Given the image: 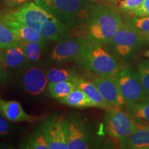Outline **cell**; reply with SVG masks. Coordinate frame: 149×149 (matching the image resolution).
<instances>
[{
  "label": "cell",
  "mask_w": 149,
  "mask_h": 149,
  "mask_svg": "<svg viewBox=\"0 0 149 149\" xmlns=\"http://www.w3.org/2000/svg\"><path fill=\"white\" fill-rule=\"evenodd\" d=\"M88 40L84 38L67 37L58 42L48 56V61L51 64L77 63L83 53Z\"/></svg>",
  "instance_id": "obj_8"
},
{
  "label": "cell",
  "mask_w": 149,
  "mask_h": 149,
  "mask_svg": "<svg viewBox=\"0 0 149 149\" xmlns=\"http://www.w3.org/2000/svg\"><path fill=\"white\" fill-rule=\"evenodd\" d=\"M124 148L149 149V125L137 123V127L128 138L120 141Z\"/></svg>",
  "instance_id": "obj_16"
},
{
  "label": "cell",
  "mask_w": 149,
  "mask_h": 149,
  "mask_svg": "<svg viewBox=\"0 0 149 149\" xmlns=\"http://www.w3.org/2000/svg\"><path fill=\"white\" fill-rule=\"evenodd\" d=\"M75 88L76 86L72 81H59L48 84V91L52 97L59 100L68 95Z\"/></svg>",
  "instance_id": "obj_21"
},
{
  "label": "cell",
  "mask_w": 149,
  "mask_h": 149,
  "mask_svg": "<svg viewBox=\"0 0 149 149\" xmlns=\"http://www.w3.org/2000/svg\"><path fill=\"white\" fill-rule=\"evenodd\" d=\"M4 4L9 8H15L26 3L31 0H2Z\"/></svg>",
  "instance_id": "obj_30"
},
{
  "label": "cell",
  "mask_w": 149,
  "mask_h": 149,
  "mask_svg": "<svg viewBox=\"0 0 149 149\" xmlns=\"http://www.w3.org/2000/svg\"><path fill=\"white\" fill-rule=\"evenodd\" d=\"M144 0H117L118 8L122 11H133L140 6Z\"/></svg>",
  "instance_id": "obj_27"
},
{
  "label": "cell",
  "mask_w": 149,
  "mask_h": 149,
  "mask_svg": "<svg viewBox=\"0 0 149 149\" xmlns=\"http://www.w3.org/2000/svg\"><path fill=\"white\" fill-rule=\"evenodd\" d=\"M0 18L21 40L46 44L48 40L26 24L12 17L8 13H0Z\"/></svg>",
  "instance_id": "obj_13"
},
{
  "label": "cell",
  "mask_w": 149,
  "mask_h": 149,
  "mask_svg": "<svg viewBox=\"0 0 149 149\" xmlns=\"http://www.w3.org/2000/svg\"><path fill=\"white\" fill-rule=\"evenodd\" d=\"M59 102L61 104L78 109L93 107L91 100L86 96V95L77 87H76L65 97L59 100Z\"/></svg>",
  "instance_id": "obj_18"
},
{
  "label": "cell",
  "mask_w": 149,
  "mask_h": 149,
  "mask_svg": "<svg viewBox=\"0 0 149 149\" xmlns=\"http://www.w3.org/2000/svg\"><path fill=\"white\" fill-rule=\"evenodd\" d=\"M0 62L3 64V51L1 48H0Z\"/></svg>",
  "instance_id": "obj_32"
},
{
  "label": "cell",
  "mask_w": 149,
  "mask_h": 149,
  "mask_svg": "<svg viewBox=\"0 0 149 149\" xmlns=\"http://www.w3.org/2000/svg\"><path fill=\"white\" fill-rule=\"evenodd\" d=\"M3 51V64L6 68H21L28 64L25 54L19 43L6 46Z\"/></svg>",
  "instance_id": "obj_15"
},
{
  "label": "cell",
  "mask_w": 149,
  "mask_h": 149,
  "mask_svg": "<svg viewBox=\"0 0 149 149\" xmlns=\"http://www.w3.org/2000/svg\"><path fill=\"white\" fill-rule=\"evenodd\" d=\"M130 115L136 122L149 125V99L140 104L129 108Z\"/></svg>",
  "instance_id": "obj_22"
},
{
  "label": "cell",
  "mask_w": 149,
  "mask_h": 149,
  "mask_svg": "<svg viewBox=\"0 0 149 149\" xmlns=\"http://www.w3.org/2000/svg\"><path fill=\"white\" fill-rule=\"evenodd\" d=\"M122 23L120 15L114 10L95 6L86 26L87 40L107 45Z\"/></svg>",
  "instance_id": "obj_3"
},
{
  "label": "cell",
  "mask_w": 149,
  "mask_h": 149,
  "mask_svg": "<svg viewBox=\"0 0 149 149\" xmlns=\"http://www.w3.org/2000/svg\"><path fill=\"white\" fill-rule=\"evenodd\" d=\"M139 78L149 99V66L148 61H141L138 66Z\"/></svg>",
  "instance_id": "obj_26"
},
{
  "label": "cell",
  "mask_w": 149,
  "mask_h": 149,
  "mask_svg": "<svg viewBox=\"0 0 149 149\" xmlns=\"http://www.w3.org/2000/svg\"><path fill=\"white\" fill-rule=\"evenodd\" d=\"M24 148L26 149H48L47 141L42 130L38 128L30 136Z\"/></svg>",
  "instance_id": "obj_24"
},
{
  "label": "cell",
  "mask_w": 149,
  "mask_h": 149,
  "mask_svg": "<svg viewBox=\"0 0 149 149\" xmlns=\"http://www.w3.org/2000/svg\"><path fill=\"white\" fill-rule=\"evenodd\" d=\"M19 43L24 52L28 64H35L40 60L45 48V44L23 40H20Z\"/></svg>",
  "instance_id": "obj_19"
},
{
  "label": "cell",
  "mask_w": 149,
  "mask_h": 149,
  "mask_svg": "<svg viewBox=\"0 0 149 149\" xmlns=\"http://www.w3.org/2000/svg\"><path fill=\"white\" fill-rule=\"evenodd\" d=\"M113 77L128 109L148 100L138 70L130 66L123 67Z\"/></svg>",
  "instance_id": "obj_6"
},
{
  "label": "cell",
  "mask_w": 149,
  "mask_h": 149,
  "mask_svg": "<svg viewBox=\"0 0 149 149\" xmlns=\"http://www.w3.org/2000/svg\"><path fill=\"white\" fill-rule=\"evenodd\" d=\"M105 127L110 136L122 141L133 133L137 127V122L130 113L123 111L122 108L113 106L107 110Z\"/></svg>",
  "instance_id": "obj_7"
},
{
  "label": "cell",
  "mask_w": 149,
  "mask_h": 149,
  "mask_svg": "<svg viewBox=\"0 0 149 149\" xmlns=\"http://www.w3.org/2000/svg\"><path fill=\"white\" fill-rule=\"evenodd\" d=\"M20 40L0 18V48L3 49L10 44L19 42Z\"/></svg>",
  "instance_id": "obj_23"
},
{
  "label": "cell",
  "mask_w": 149,
  "mask_h": 149,
  "mask_svg": "<svg viewBox=\"0 0 149 149\" xmlns=\"http://www.w3.org/2000/svg\"><path fill=\"white\" fill-rule=\"evenodd\" d=\"M103 46L88 41L77 64L86 71L98 75L114 76L123 67Z\"/></svg>",
  "instance_id": "obj_4"
},
{
  "label": "cell",
  "mask_w": 149,
  "mask_h": 149,
  "mask_svg": "<svg viewBox=\"0 0 149 149\" xmlns=\"http://www.w3.org/2000/svg\"><path fill=\"white\" fill-rule=\"evenodd\" d=\"M8 13L37 31L48 40L59 42L69 37V29L51 13L35 2L25 3L16 10L9 11Z\"/></svg>",
  "instance_id": "obj_1"
},
{
  "label": "cell",
  "mask_w": 149,
  "mask_h": 149,
  "mask_svg": "<svg viewBox=\"0 0 149 149\" xmlns=\"http://www.w3.org/2000/svg\"><path fill=\"white\" fill-rule=\"evenodd\" d=\"M132 13L137 17L149 16V0H144L140 6L132 11Z\"/></svg>",
  "instance_id": "obj_29"
},
{
  "label": "cell",
  "mask_w": 149,
  "mask_h": 149,
  "mask_svg": "<svg viewBox=\"0 0 149 149\" xmlns=\"http://www.w3.org/2000/svg\"><path fill=\"white\" fill-rule=\"evenodd\" d=\"M49 83L59 82V81H69L74 82L79 79V76L75 71L70 68H63L53 67L46 72Z\"/></svg>",
  "instance_id": "obj_20"
},
{
  "label": "cell",
  "mask_w": 149,
  "mask_h": 149,
  "mask_svg": "<svg viewBox=\"0 0 149 149\" xmlns=\"http://www.w3.org/2000/svg\"><path fill=\"white\" fill-rule=\"evenodd\" d=\"M6 67L0 62V84H4L8 81L9 75L8 72L6 70Z\"/></svg>",
  "instance_id": "obj_31"
},
{
  "label": "cell",
  "mask_w": 149,
  "mask_h": 149,
  "mask_svg": "<svg viewBox=\"0 0 149 149\" xmlns=\"http://www.w3.org/2000/svg\"><path fill=\"white\" fill-rule=\"evenodd\" d=\"M146 42L145 37L135 27L123 22L107 45L117 55L127 58L139 51Z\"/></svg>",
  "instance_id": "obj_5"
},
{
  "label": "cell",
  "mask_w": 149,
  "mask_h": 149,
  "mask_svg": "<svg viewBox=\"0 0 149 149\" xmlns=\"http://www.w3.org/2000/svg\"><path fill=\"white\" fill-rule=\"evenodd\" d=\"M93 83L108 103L120 108L127 107L113 76L99 75L93 80Z\"/></svg>",
  "instance_id": "obj_12"
},
{
  "label": "cell",
  "mask_w": 149,
  "mask_h": 149,
  "mask_svg": "<svg viewBox=\"0 0 149 149\" xmlns=\"http://www.w3.org/2000/svg\"><path fill=\"white\" fill-rule=\"evenodd\" d=\"M0 113L12 122H33L42 118L41 117L28 114L19 102L6 100L1 97H0Z\"/></svg>",
  "instance_id": "obj_14"
},
{
  "label": "cell",
  "mask_w": 149,
  "mask_h": 149,
  "mask_svg": "<svg viewBox=\"0 0 149 149\" xmlns=\"http://www.w3.org/2000/svg\"><path fill=\"white\" fill-rule=\"evenodd\" d=\"M15 126L12 122L7 120L0 113V137H6L14 132Z\"/></svg>",
  "instance_id": "obj_28"
},
{
  "label": "cell",
  "mask_w": 149,
  "mask_h": 149,
  "mask_svg": "<svg viewBox=\"0 0 149 149\" xmlns=\"http://www.w3.org/2000/svg\"><path fill=\"white\" fill-rule=\"evenodd\" d=\"M67 144L68 149H87L90 148V140L86 128L77 118L65 119Z\"/></svg>",
  "instance_id": "obj_11"
},
{
  "label": "cell",
  "mask_w": 149,
  "mask_h": 149,
  "mask_svg": "<svg viewBox=\"0 0 149 149\" xmlns=\"http://www.w3.org/2000/svg\"><path fill=\"white\" fill-rule=\"evenodd\" d=\"M82 1H89V2H93L95 0H82Z\"/></svg>",
  "instance_id": "obj_34"
},
{
  "label": "cell",
  "mask_w": 149,
  "mask_h": 149,
  "mask_svg": "<svg viewBox=\"0 0 149 149\" xmlns=\"http://www.w3.org/2000/svg\"><path fill=\"white\" fill-rule=\"evenodd\" d=\"M148 66H149V61H148Z\"/></svg>",
  "instance_id": "obj_35"
},
{
  "label": "cell",
  "mask_w": 149,
  "mask_h": 149,
  "mask_svg": "<svg viewBox=\"0 0 149 149\" xmlns=\"http://www.w3.org/2000/svg\"><path fill=\"white\" fill-rule=\"evenodd\" d=\"M64 120L54 117L43 123L41 130L47 141L48 149H68Z\"/></svg>",
  "instance_id": "obj_10"
},
{
  "label": "cell",
  "mask_w": 149,
  "mask_h": 149,
  "mask_svg": "<svg viewBox=\"0 0 149 149\" xmlns=\"http://www.w3.org/2000/svg\"><path fill=\"white\" fill-rule=\"evenodd\" d=\"M144 55L146 56V57H148V58H149V50H148V51H147L145 52V53H144Z\"/></svg>",
  "instance_id": "obj_33"
},
{
  "label": "cell",
  "mask_w": 149,
  "mask_h": 149,
  "mask_svg": "<svg viewBox=\"0 0 149 149\" xmlns=\"http://www.w3.org/2000/svg\"><path fill=\"white\" fill-rule=\"evenodd\" d=\"M73 83L76 87L81 89L86 95V96L91 100L93 107L100 108V109H105L107 111L111 107H113L111 104L106 101L94 83L81 79V78H79Z\"/></svg>",
  "instance_id": "obj_17"
},
{
  "label": "cell",
  "mask_w": 149,
  "mask_h": 149,
  "mask_svg": "<svg viewBox=\"0 0 149 149\" xmlns=\"http://www.w3.org/2000/svg\"><path fill=\"white\" fill-rule=\"evenodd\" d=\"M70 31L86 28L95 5L82 0H35Z\"/></svg>",
  "instance_id": "obj_2"
},
{
  "label": "cell",
  "mask_w": 149,
  "mask_h": 149,
  "mask_svg": "<svg viewBox=\"0 0 149 149\" xmlns=\"http://www.w3.org/2000/svg\"><path fill=\"white\" fill-rule=\"evenodd\" d=\"M128 23L139 31L145 37L146 42H149V16H136L130 19Z\"/></svg>",
  "instance_id": "obj_25"
},
{
  "label": "cell",
  "mask_w": 149,
  "mask_h": 149,
  "mask_svg": "<svg viewBox=\"0 0 149 149\" xmlns=\"http://www.w3.org/2000/svg\"><path fill=\"white\" fill-rule=\"evenodd\" d=\"M19 80L24 91L33 96L42 94L49 84L46 72L35 65L24 66Z\"/></svg>",
  "instance_id": "obj_9"
}]
</instances>
